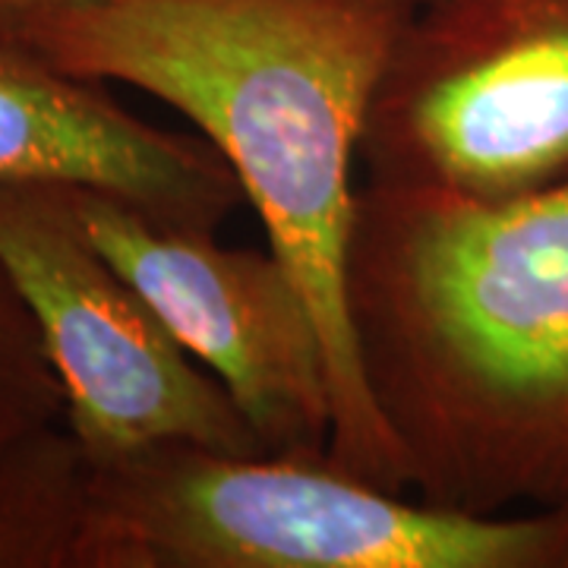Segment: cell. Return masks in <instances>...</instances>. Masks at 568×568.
<instances>
[{
    "label": "cell",
    "mask_w": 568,
    "mask_h": 568,
    "mask_svg": "<svg viewBox=\"0 0 568 568\" xmlns=\"http://www.w3.org/2000/svg\"><path fill=\"white\" fill-rule=\"evenodd\" d=\"M414 3L80 0L17 32L67 73L174 108L222 152L323 332L328 455L392 493L407 474L347 320V244L369 99Z\"/></svg>",
    "instance_id": "6da1fadb"
},
{
    "label": "cell",
    "mask_w": 568,
    "mask_h": 568,
    "mask_svg": "<svg viewBox=\"0 0 568 568\" xmlns=\"http://www.w3.org/2000/svg\"><path fill=\"white\" fill-rule=\"evenodd\" d=\"M347 320L417 499L568 503V181L506 203L364 183Z\"/></svg>",
    "instance_id": "7a4b0ae2"
},
{
    "label": "cell",
    "mask_w": 568,
    "mask_h": 568,
    "mask_svg": "<svg viewBox=\"0 0 568 568\" xmlns=\"http://www.w3.org/2000/svg\"><path fill=\"white\" fill-rule=\"evenodd\" d=\"M556 508L465 515L328 452L155 443L95 458L80 568H559Z\"/></svg>",
    "instance_id": "3957f363"
},
{
    "label": "cell",
    "mask_w": 568,
    "mask_h": 568,
    "mask_svg": "<svg viewBox=\"0 0 568 568\" xmlns=\"http://www.w3.org/2000/svg\"><path fill=\"white\" fill-rule=\"evenodd\" d=\"M366 183L506 203L568 181V0H417L376 80Z\"/></svg>",
    "instance_id": "277c9868"
},
{
    "label": "cell",
    "mask_w": 568,
    "mask_h": 568,
    "mask_svg": "<svg viewBox=\"0 0 568 568\" xmlns=\"http://www.w3.org/2000/svg\"><path fill=\"white\" fill-rule=\"evenodd\" d=\"M0 265L61 379L63 420L92 458L155 443L265 452L222 383L92 244L67 186H0Z\"/></svg>",
    "instance_id": "5b68a950"
},
{
    "label": "cell",
    "mask_w": 568,
    "mask_h": 568,
    "mask_svg": "<svg viewBox=\"0 0 568 568\" xmlns=\"http://www.w3.org/2000/svg\"><path fill=\"white\" fill-rule=\"evenodd\" d=\"M70 190L77 219L111 263L241 407L265 452H328L332 388L320 323L272 250L224 246L136 205Z\"/></svg>",
    "instance_id": "8992f818"
},
{
    "label": "cell",
    "mask_w": 568,
    "mask_h": 568,
    "mask_svg": "<svg viewBox=\"0 0 568 568\" xmlns=\"http://www.w3.org/2000/svg\"><path fill=\"white\" fill-rule=\"evenodd\" d=\"M0 186H77L168 224L219 231L246 203L224 155L159 130L0 29Z\"/></svg>",
    "instance_id": "52a82bcc"
},
{
    "label": "cell",
    "mask_w": 568,
    "mask_h": 568,
    "mask_svg": "<svg viewBox=\"0 0 568 568\" xmlns=\"http://www.w3.org/2000/svg\"><path fill=\"white\" fill-rule=\"evenodd\" d=\"M92 474L67 420L0 443V568H80Z\"/></svg>",
    "instance_id": "ba28073f"
},
{
    "label": "cell",
    "mask_w": 568,
    "mask_h": 568,
    "mask_svg": "<svg viewBox=\"0 0 568 568\" xmlns=\"http://www.w3.org/2000/svg\"><path fill=\"white\" fill-rule=\"evenodd\" d=\"M63 420V388L36 320L0 265V443Z\"/></svg>",
    "instance_id": "9c48e42d"
},
{
    "label": "cell",
    "mask_w": 568,
    "mask_h": 568,
    "mask_svg": "<svg viewBox=\"0 0 568 568\" xmlns=\"http://www.w3.org/2000/svg\"><path fill=\"white\" fill-rule=\"evenodd\" d=\"M80 3V0H0V29L20 32L22 26L39 20L44 13H54L61 7Z\"/></svg>",
    "instance_id": "30bf717a"
},
{
    "label": "cell",
    "mask_w": 568,
    "mask_h": 568,
    "mask_svg": "<svg viewBox=\"0 0 568 568\" xmlns=\"http://www.w3.org/2000/svg\"><path fill=\"white\" fill-rule=\"evenodd\" d=\"M559 525H562V552H559V568H568V503L556 506Z\"/></svg>",
    "instance_id": "8fae6325"
}]
</instances>
